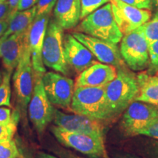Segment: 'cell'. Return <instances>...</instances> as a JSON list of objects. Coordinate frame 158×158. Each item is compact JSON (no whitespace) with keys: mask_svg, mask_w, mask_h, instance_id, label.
Listing matches in <instances>:
<instances>
[{"mask_svg":"<svg viewBox=\"0 0 158 158\" xmlns=\"http://www.w3.org/2000/svg\"><path fill=\"white\" fill-rule=\"evenodd\" d=\"M138 92L135 75L128 70L127 65L118 68L116 78L105 86L106 121L121 115L135 100Z\"/></svg>","mask_w":158,"mask_h":158,"instance_id":"cell-1","label":"cell"},{"mask_svg":"<svg viewBox=\"0 0 158 158\" xmlns=\"http://www.w3.org/2000/svg\"><path fill=\"white\" fill-rule=\"evenodd\" d=\"M77 31L116 44L119 43L123 37L114 19L110 2L82 19L77 27Z\"/></svg>","mask_w":158,"mask_h":158,"instance_id":"cell-2","label":"cell"},{"mask_svg":"<svg viewBox=\"0 0 158 158\" xmlns=\"http://www.w3.org/2000/svg\"><path fill=\"white\" fill-rule=\"evenodd\" d=\"M51 132L62 147L72 149L88 158H110L104 137L67 131L53 125Z\"/></svg>","mask_w":158,"mask_h":158,"instance_id":"cell-3","label":"cell"},{"mask_svg":"<svg viewBox=\"0 0 158 158\" xmlns=\"http://www.w3.org/2000/svg\"><path fill=\"white\" fill-rule=\"evenodd\" d=\"M70 109L75 114L106 121L105 86H75Z\"/></svg>","mask_w":158,"mask_h":158,"instance_id":"cell-4","label":"cell"},{"mask_svg":"<svg viewBox=\"0 0 158 158\" xmlns=\"http://www.w3.org/2000/svg\"><path fill=\"white\" fill-rule=\"evenodd\" d=\"M45 66L64 76L69 74V67L64 58L63 29L55 20L49 19L42 48Z\"/></svg>","mask_w":158,"mask_h":158,"instance_id":"cell-5","label":"cell"},{"mask_svg":"<svg viewBox=\"0 0 158 158\" xmlns=\"http://www.w3.org/2000/svg\"><path fill=\"white\" fill-rule=\"evenodd\" d=\"M120 42V54L128 68L133 71H142L148 68L149 44L141 27L124 35Z\"/></svg>","mask_w":158,"mask_h":158,"instance_id":"cell-6","label":"cell"},{"mask_svg":"<svg viewBox=\"0 0 158 158\" xmlns=\"http://www.w3.org/2000/svg\"><path fill=\"white\" fill-rule=\"evenodd\" d=\"M13 81L18 103L21 110L25 112L32 96L35 84V75L28 40L26 43L21 60L15 70Z\"/></svg>","mask_w":158,"mask_h":158,"instance_id":"cell-7","label":"cell"},{"mask_svg":"<svg viewBox=\"0 0 158 158\" xmlns=\"http://www.w3.org/2000/svg\"><path fill=\"white\" fill-rule=\"evenodd\" d=\"M120 127L128 136L138 135L140 132L158 119V107L134 100L123 112Z\"/></svg>","mask_w":158,"mask_h":158,"instance_id":"cell-8","label":"cell"},{"mask_svg":"<svg viewBox=\"0 0 158 158\" xmlns=\"http://www.w3.org/2000/svg\"><path fill=\"white\" fill-rule=\"evenodd\" d=\"M54 111L55 108L45 94L42 78L35 77L34 91L28 105V112L29 119L40 135L54 120Z\"/></svg>","mask_w":158,"mask_h":158,"instance_id":"cell-9","label":"cell"},{"mask_svg":"<svg viewBox=\"0 0 158 158\" xmlns=\"http://www.w3.org/2000/svg\"><path fill=\"white\" fill-rule=\"evenodd\" d=\"M43 84L49 101L53 106L70 108L74 93L73 79L59 73L46 72L43 75Z\"/></svg>","mask_w":158,"mask_h":158,"instance_id":"cell-10","label":"cell"},{"mask_svg":"<svg viewBox=\"0 0 158 158\" xmlns=\"http://www.w3.org/2000/svg\"><path fill=\"white\" fill-rule=\"evenodd\" d=\"M84 44L94 55L98 62L113 65L116 69L126 66L117 44L90 36L80 31L72 34Z\"/></svg>","mask_w":158,"mask_h":158,"instance_id":"cell-11","label":"cell"},{"mask_svg":"<svg viewBox=\"0 0 158 158\" xmlns=\"http://www.w3.org/2000/svg\"><path fill=\"white\" fill-rule=\"evenodd\" d=\"M110 2L114 19L123 35L139 28L151 19V10L137 8L122 0H110Z\"/></svg>","mask_w":158,"mask_h":158,"instance_id":"cell-12","label":"cell"},{"mask_svg":"<svg viewBox=\"0 0 158 158\" xmlns=\"http://www.w3.org/2000/svg\"><path fill=\"white\" fill-rule=\"evenodd\" d=\"M53 121L55 125L67 131L104 137V126L101 121L88 116L65 114L55 108Z\"/></svg>","mask_w":158,"mask_h":158,"instance_id":"cell-13","label":"cell"},{"mask_svg":"<svg viewBox=\"0 0 158 158\" xmlns=\"http://www.w3.org/2000/svg\"><path fill=\"white\" fill-rule=\"evenodd\" d=\"M50 16L47 14L36 16L29 29L28 42L31 62L35 77L39 78H43L46 73L42 59V48Z\"/></svg>","mask_w":158,"mask_h":158,"instance_id":"cell-14","label":"cell"},{"mask_svg":"<svg viewBox=\"0 0 158 158\" xmlns=\"http://www.w3.org/2000/svg\"><path fill=\"white\" fill-rule=\"evenodd\" d=\"M64 52L69 68L79 73L97 62L92 52L72 34L64 35Z\"/></svg>","mask_w":158,"mask_h":158,"instance_id":"cell-15","label":"cell"},{"mask_svg":"<svg viewBox=\"0 0 158 158\" xmlns=\"http://www.w3.org/2000/svg\"><path fill=\"white\" fill-rule=\"evenodd\" d=\"M29 29V28L23 32L15 33L5 38L2 37L0 54L6 71L13 73L17 68L28 40Z\"/></svg>","mask_w":158,"mask_h":158,"instance_id":"cell-16","label":"cell"},{"mask_svg":"<svg viewBox=\"0 0 158 158\" xmlns=\"http://www.w3.org/2000/svg\"><path fill=\"white\" fill-rule=\"evenodd\" d=\"M116 75L117 69L113 65L96 62L80 73L75 86H106Z\"/></svg>","mask_w":158,"mask_h":158,"instance_id":"cell-17","label":"cell"},{"mask_svg":"<svg viewBox=\"0 0 158 158\" xmlns=\"http://www.w3.org/2000/svg\"><path fill=\"white\" fill-rule=\"evenodd\" d=\"M81 0H57L54 19L63 29H73L81 20Z\"/></svg>","mask_w":158,"mask_h":158,"instance_id":"cell-18","label":"cell"},{"mask_svg":"<svg viewBox=\"0 0 158 158\" xmlns=\"http://www.w3.org/2000/svg\"><path fill=\"white\" fill-rule=\"evenodd\" d=\"M139 92L135 100L158 107V76L140 73L137 76Z\"/></svg>","mask_w":158,"mask_h":158,"instance_id":"cell-19","label":"cell"},{"mask_svg":"<svg viewBox=\"0 0 158 158\" xmlns=\"http://www.w3.org/2000/svg\"><path fill=\"white\" fill-rule=\"evenodd\" d=\"M35 17H36L35 6L26 10L15 12L11 17H10L8 27L2 37L5 38L15 33L27 31L34 21Z\"/></svg>","mask_w":158,"mask_h":158,"instance_id":"cell-20","label":"cell"},{"mask_svg":"<svg viewBox=\"0 0 158 158\" xmlns=\"http://www.w3.org/2000/svg\"><path fill=\"white\" fill-rule=\"evenodd\" d=\"M134 153L142 158H158V140L148 137L135 141Z\"/></svg>","mask_w":158,"mask_h":158,"instance_id":"cell-21","label":"cell"},{"mask_svg":"<svg viewBox=\"0 0 158 158\" xmlns=\"http://www.w3.org/2000/svg\"><path fill=\"white\" fill-rule=\"evenodd\" d=\"M20 118V114L18 110L13 111V118L8 124H0V143L13 139L17 131L18 124Z\"/></svg>","mask_w":158,"mask_h":158,"instance_id":"cell-22","label":"cell"},{"mask_svg":"<svg viewBox=\"0 0 158 158\" xmlns=\"http://www.w3.org/2000/svg\"><path fill=\"white\" fill-rule=\"evenodd\" d=\"M11 76L12 73L8 71L3 72L2 81L0 84V107H12L11 104Z\"/></svg>","mask_w":158,"mask_h":158,"instance_id":"cell-23","label":"cell"},{"mask_svg":"<svg viewBox=\"0 0 158 158\" xmlns=\"http://www.w3.org/2000/svg\"><path fill=\"white\" fill-rule=\"evenodd\" d=\"M141 27L148 44L158 40V12L155 13L152 19Z\"/></svg>","mask_w":158,"mask_h":158,"instance_id":"cell-24","label":"cell"},{"mask_svg":"<svg viewBox=\"0 0 158 158\" xmlns=\"http://www.w3.org/2000/svg\"><path fill=\"white\" fill-rule=\"evenodd\" d=\"M21 156L14 139L0 143V158H18Z\"/></svg>","mask_w":158,"mask_h":158,"instance_id":"cell-25","label":"cell"},{"mask_svg":"<svg viewBox=\"0 0 158 158\" xmlns=\"http://www.w3.org/2000/svg\"><path fill=\"white\" fill-rule=\"evenodd\" d=\"M110 0H81V20L92 13Z\"/></svg>","mask_w":158,"mask_h":158,"instance_id":"cell-26","label":"cell"},{"mask_svg":"<svg viewBox=\"0 0 158 158\" xmlns=\"http://www.w3.org/2000/svg\"><path fill=\"white\" fill-rule=\"evenodd\" d=\"M149 55V64L147 73L155 75L158 72V40L149 43L148 46Z\"/></svg>","mask_w":158,"mask_h":158,"instance_id":"cell-27","label":"cell"},{"mask_svg":"<svg viewBox=\"0 0 158 158\" xmlns=\"http://www.w3.org/2000/svg\"><path fill=\"white\" fill-rule=\"evenodd\" d=\"M57 0H38L36 7V16L51 15V11L56 5Z\"/></svg>","mask_w":158,"mask_h":158,"instance_id":"cell-28","label":"cell"},{"mask_svg":"<svg viewBox=\"0 0 158 158\" xmlns=\"http://www.w3.org/2000/svg\"><path fill=\"white\" fill-rule=\"evenodd\" d=\"M51 151L54 152L55 155L59 158H84L77 155L71 150L65 149L64 147L56 146V147H52Z\"/></svg>","mask_w":158,"mask_h":158,"instance_id":"cell-29","label":"cell"},{"mask_svg":"<svg viewBox=\"0 0 158 158\" xmlns=\"http://www.w3.org/2000/svg\"><path fill=\"white\" fill-rule=\"evenodd\" d=\"M138 135H144L158 140V119L147 127L142 130Z\"/></svg>","mask_w":158,"mask_h":158,"instance_id":"cell-30","label":"cell"},{"mask_svg":"<svg viewBox=\"0 0 158 158\" xmlns=\"http://www.w3.org/2000/svg\"><path fill=\"white\" fill-rule=\"evenodd\" d=\"M13 118V110L6 106L0 107V124H8Z\"/></svg>","mask_w":158,"mask_h":158,"instance_id":"cell-31","label":"cell"},{"mask_svg":"<svg viewBox=\"0 0 158 158\" xmlns=\"http://www.w3.org/2000/svg\"><path fill=\"white\" fill-rule=\"evenodd\" d=\"M122 1L137 8L147 10H151L152 8L151 0H122Z\"/></svg>","mask_w":158,"mask_h":158,"instance_id":"cell-32","label":"cell"},{"mask_svg":"<svg viewBox=\"0 0 158 158\" xmlns=\"http://www.w3.org/2000/svg\"><path fill=\"white\" fill-rule=\"evenodd\" d=\"M10 15V7L7 0H0V20L5 19Z\"/></svg>","mask_w":158,"mask_h":158,"instance_id":"cell-33","label":"cell"},{"mask_svg":"<svg viewBox=\"0 0 158 158\" xmlns=\"http://www.w3.org/2000/svg\"><path fill=\"white\" fill-rule=\"evenodd\" d=\"M38 0H20L18 5V11H23L30 9L35 6Z\"/></svg>","mask_w":158,"mask_h":158,"instance_id":"cell-34","label":"cell"},{"mask_svg":"<svg viewBox=\"0 0 158 158\" xmlns=\"http://www.w3.org/2000/svg\"><path fill=\"white\" fill-rule=\"evenodd\" d=\"M112 158H142L135 153L126 151H116L111 154Z\"/></svg>","mask_w":158,"mask_h":158,"instance_id":"cell-35","label":"cell"},{"mask_svg":"<svg viewBox=\"0 0 158 158\" xmlns=\"http://www.w3.org/2000/svg\"><path fill=\"white\" fill-rule=\"evenodd\" d=\"M9 4V7H10V15L9 18L11 17L15 12L18 11V5L20 0H7Z\"/></svg>","mask_w":158,"mask_h":158,"instance_id":"cell-36","label":"cell"},{"mask_svg":"<svg viewBox=\"0 0 158 158\" xmlns=\"http://www.w3.org/2000/svg\"><path fill=\"white\" fill-rule=\"evenodd\" d=\"M10 23V18L7 17V19L0 20V38L3 36L5 32L7 30Z\"/></svg>","mask_w":158,"mask_h":158,"instance_id":"cell-37","label":"cell"},{"mask_svg":"<svg viewBox=\"0 0 158 158\" xmlns=\"http://www.w3.org/2000/svg\"><path fill=\"white\" fill-rule=\"evenodd\" d=\"M35 158H59L56 155H51V154L43 152H39L37 153Z\"/></svg>","mask_w":158,"mask_h":158,"instance_id":"cell-38","label":"cell"},{"mask_svg":"<svg viewBox=\"0 0 158 158\" xmlns=\"http://www.w3.org/2000/svg\"><path fill=\"white\" fill-rule=\"evenodd\" d=\"M151 3L152 6H153L157 12H158V0H151Z\"/></svg>","mask_w":158,"mask_h":158,"instance_id":"cell-39","label":"cell"},{"mask_svg":"<svg viewBox=\"0 0 158 158\" xmlns=\"http://www.w3.org/2000/svg\"><path fill=\"white\" fill-rule=\"evenodd\" d=\"M2 78H3V72H2L1 69H0V84H1L2 81Z\"/></svg>","mask_w":158,"mask_h":158,"instance_id":"cell-40","label":"cell"},{"mask_svg":"<svg viewBox=\"0 0 158 158\" xmlns=\"http://www.w3.org/2000/svg\"><path fill=\"white\" fill-rule=\"evenodd\" d=\"M2 40V37H1V38H0V44H1ZM0 59H1V54H0Z\"/></svg>","mask_w":158,"mask_h":158,"instance_id":"cell-41","label":"cell"},{"mask_svg":"<svg viewBox=\"0 0 158 158\" xmlns=\"http://www.w3.org/2000/svg\"><path fill=\"white\" fill-rule=\"evenodd\" d=\"M18 158H29V157H23V156H21V157H18Z\"/></svg>","mask_w":158,"mask_h":158,"instance_id":"cell-42","label":"cell"},{"mask_svg":"<svg viewBox=\"0 0 158 158\" xmlns=\"http://www.w3.org/2000/svg\"><path fill=\"white\" fill-rule=\"evenodd\" d=\"M156 75H157V76H158V72L157 73V74H156Z\"/></svg>","mask_w":158,"mask_h":158,"instance_id":"cell-43","label":"cell"}]
</instances>
